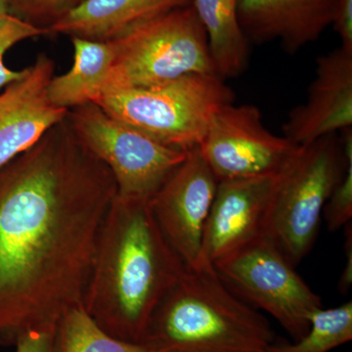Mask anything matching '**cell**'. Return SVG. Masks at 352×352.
Masks as SVG:
<instances>
[{
    "instance_id": "9",
    "label": "cell",
    "mask_w": 352,
    "mask_h": 352,
    "mask_svg": "<svg viewBox=\"0 0 352 352\" xmlns=\"http://www.w3.org/2000/svg\"><path fill=\"white\" fill-rule=\"evenodd\" d=\"M198 148L219 182L279 175L300 146L272 133L256 106L233 102L214 113Z\"/></svg>"
},
{
    "instance_id": "26",
    "label": "cell",
    "mask_w": 352,
    "mask_h": 352,
    "mask_svg": "<svg viewBox=\"0 0 352 352\" xmlns=\"http://www.w3.org/2000/svg\"><path fill=\"white\" fill-rule=\"evenodd\" d=\"M9 13L8 6H7L6 0H0V17Z\"/></svg>"
},
{
    "instance_id": "23",
    "label": "cell",
    "mask_w": 352,
    "mask_h": 352,
    "mask_svg": "<svg viewBox=\"0 0 352 352\" xmlns=\"http://www.w3.org/2000/svg\"><path fill=\"white\" fill-rule=\"evenodd\" d=\"M332 25L342 47L352 51V0H336Z\"/></svg>"
},
{
    "instance_id": "20",
    "label": "cell",
    "mask_w": 352,
    "mask_h": 352,
    "mask_svg": "<svg viewBox=\"0 0 352 352\" xmlns=\"http://www.w3.org/2000/svg\"><path fill=\"white\" fill-rule=\"evenodd\" d=\"M83 1L85 0H6L11 15L47 32Z\"/></svg>"
},
{
    "instance_id": "15",
    "label": "cell",
    "mask_w": 352,
    "mask_h": 352,
    "mask_svg": "<svg viewBox=\"0 0 352 352\" xmlns=\"http://www.w3.org/2000/svg\"><path fill=\"white\" fill-rule=\"evenodd\" d=\"M193 0H85L48 30L50 34L109 43Z\"/></svg>"
},
{
    "instance_id": "19",
    "label": "cell",
    "mask_w": 352,
    "mask_h": 352,
    "mask_svg": "<svg viewBox=\"0 0 352 352\" xmlns=\"http://www.w3.org/2000/svg\"><path fill=\"white\" fill-rule=\"evenodd\" d=\"M352 340V302L322 307L310 318L308 332L294 342H274L266 352H329Z\"/></svg>"
},
{
    "instance_id": "18",
    "label": "cell",
    "mask_w": 352,
    "mask_h": 352,
    "mask_svg": "<svg viewBox=\"0 0 352 352\" xmlns=\"http://www.w3.org/2000/svg\"><path fill=\"white\" fill-rule=\"evenodd\" d=\"M53 352H149L142 344L124 342L105 332L83 307L62 315L54 331Z\"/></svg>"
},
{
    "instance_id": "6",
    "label": "cell",
    "mask_w": 352,
    "mask_h": 352,
    "mask_svg": "<svg viewBox=\"0 0 352 352\" xmlns=\"http://www.w3.org/2000/svg\"><path fill=\"white\" fill-rule=\"evenodd\" d=\"M347 146L337 133L300 146L281 175L268 212L265 236L294 266L312 249L324 207L342 179Z\"/></svg>"
},
{
    "instance_id": "2",
    "label": "cell",
    "mask_w": 352,
    "mask_h": 352,
    "mask_svg": "<svg viewBox=\"0 0 352 352\" xmlns=\"http://www.w3.org/2000/svg\"><path fill=\"white\" fill-rule=\"evenodd\" d=\"M186 265L144 199L117 193L102 224L82 307L105 332L139 344Z\"/></svg>"
},
{
    "instance_id": "14",
    "label": "cell",
    "mask_w": 352,
    "mask_h": 352,
    "mask_svg": "<svg viewBox=\"0 0 352 352\" xmlns=\"http://www.w3.org/2000/svg\"><path fill=\"white\" fill-rule=\"evenodd\" d=\"M336 0H238V19L248 41H278L295 54L332 25Z\"/></svg>"
},
{
    "instance_id": "16",
    "label": "cell",
    "mask_w": 352,
    "mask_h": 352,
    "mask_svg": "<svg viewBox=\"0 0 352 352\" xmlns=\"http://www.w3.org/2000/svg\"><path fill=\"white\" fill-rule=\"evenodd\" d=\"M208 41L217 76L237 78L250 62L249 41L238 19V0H193Z\"/></svg>"
},
{
    "instance_id": "17",
    "label": "cell",
    "mask_w": 352,
    "mask_h": 352,
    "mask_svg": "<svg viewBox=\"0 0 352 352\" xmlns=\"http://www.w3.org/2000/svg\"><path fill=\"white\" fill-rule=\"evenodd\" d=\"M71 39L73 67L64 75L53 76L48 85L50 100L69 110L98 97L112 62L110 43L80 38Z\"/></svg>"
},
{
    "instance_id": "1",
    "label": "cell",
    "mask_w": 352,
    "mask_h": 352,
    "mask_svg": "<svg viewBox=\"0 0 352 352\" xmlns=\"http://www.w3.org/2000/svg\"><path fill=\"white\" fill-rule=\"evenodd\" d=\"M117 193L67 118L0 168V346L55 330L65 312L82 307Z\"/></svg>"
},
{
    "instance_id": "24",
    "label": "cell",
    "mask_w": 352,
    "mask_h": 352,
    "mask_svg": "<svg viewBox=\"0 0 352 352\" xmlns=\"http://www.w3.org/2000/svg\"><path fill=\"white\" fill-rule=\"evenodd\" d=\"M54 331H31L15 344V352H53Z\"/></svg>"
},
{
    "instance_id": "12",
    "label": "cell",
    "mask_w": 352,
    "mask_h": 352,
    "mask_svg": "<svg viewBox=\"0 0 352 352\" xmlns=\"http://www.w3.org/2000/svg\"><path fill=\"white\" fill-rule=\"evenodd\" d=\"M54 72V61L39 53L25 76L0 92V168L68 116L69 109L55 105L48 95Z\"/></svg>"
},
{
    "instance_id": "3",
    "label": "cell",
    "mask_w": 352,
    "mask_h": 352,
    "mask_svg": "<svg viewBox=\"0 0 352 352\" xmlns=\"http://www.w3.org/2000/svg\"><path fill=\"white\" fill-rule=\"evenodd\" d=\"M270 322L234 295L212 265L186 267L155 308L139 344L149 352H266Z\"/></svg>"
},
{
    "instance_id": "21",
    "label": "cell",
    "mask_w": 352,
    "mask_h": 352,
    "mask_svg": "<svg viewBox=\"0 0 352 352\" xmlns=\"http://www.w3.org/2000/svg\"><path fill=\"white\" fill-rule=\"evenodd\" d=\"M342 138L347 146V164L342 179L333 190L324 207L322 217L330 231H336L351 222L352 219V129H344Z\"/></svg>"
},
{
    "instance_id": "7",
    "label": "cell",
    "mask_w": 352,
    "mask_h": 352,
    "mask_svg": "<svg viewBox=\"0 0 352 352\" xmlns=\"http://www.w3.org/2000/svg\"><path fill=\"white\" fill-rule=\"evenodd\" d=\"M212 267L229 291L271 315L294 340L308 332L312 314L323 307L320 296L265 235L227 254Z\"/></svg>"
},
{
    "instance_id": "11",
    "label": "cell",
    "mask_w": 352,
    "mask_h": 352,
    "mask_svg": "<svg viewBox=\"0 0 352 352\" xmlns=\"http://www.w3.org/2000/svg\"><path fill=\"white\" fill-rule=\"evenodd\" d=\"M280 175L219 182L205 226L200 265H212L265 235L268 212Z\"/></svg>"
},
{
    "instance_id": "13",
    "label": "cell",
    "mask_w": 352,
    "mask_h": 352,
    "mask_svg": "<svg viewBox=\"0 0 352 352\" xmlns=\"http://www.w3.org/2000/svg\"><path fill=\"white\" fill-rule=\"evenodd\" d=\"M352 126V51L340 46L316 60L307 99L289 112L285 138L300 146Z\"/></svg>"
},
{
    "instance_id": "25",
    "label": "cell",
    "mask_w": 352,
    "mask_h": 352,
    "mask_svg": "<svg viewBox=\"0 0 352 352\" xmlns=\"http://www.w3.org/2000/svg\"><path fill=\"white\" fill-rule=\"evenodd\" d=\"M344 228V254L346 264L340 275L339 291L342 294L349 293L352 285V226L351 222L347 223Z\"/></svg>"
},
{
    "instance_id": "8",
    "label": "cell",
    "mask_w": 352,
    "mask_h": 352,
    "mask_svg": "<svg viewBox=\"0 0 352 352\" xmlns=\"http://www.w3.org/2000/svg\"><path fill=\"white\" fill-rule=\"evenodd\" d=\"M67 119L78 140L111 171L120 196L149 201L188 153L116 119L92 102L69 109Z\"/></svg>"
},
{
    "instance_id": "5",
    "label": "cell",
    "mask_w": 352,
    "mask_h": 352,
    "mask_svg": "<svg viewBox=\"0 0 352 352\" xmlns=\"http://www.w3.org/2000/svg\"><path fill=\"white\" fill-rule=\"evenodd\" d=\"M217 75H188L151 87L132 88L92 103L164 144L198 147L220 108L233 103V90Z\"/></svg>"
},
{
    "instance_id": "22",
    "label": "cell",
    "mask_w": 352,
    "mask_h": 352,
    "mask_svg": "<svg viewBox=\"0 0 352 352\" xmlns=\"http://www.w3.org/2000/svg\"><path fill=\"white\" fill-rule=\"evenodd\" d=\"M48 32L34 27L11 14L0 17V90L20 80L27 73V68L14 71L4 64V55L16 43L25 39L46 36Z\"/></svg>"
},
{
    "instance_id": "4",
    "label": "cell",
    "mask_w": 352,
    "mask_h": 352,
    "mask_svg": "<svg viewBox=\"0 0 352 352\" xmlns=\"http://www.w3.org/2000/svg\"><path fill=\"white\" fill-rule=\"evenodd\" d=\"M109 43L112 62L97 98L184 76L217 75L193 6L139 25Z\"/></svg>"
},
{
    "instance_id": "10",
    "label": "cell",
    "mask_w": 352,
    "mask_h": 352,
    "mask_svg": "<svg viewBox=\"0 0 352 352\" xmlns=\"http://www.w3.org/2000/svg\"><path fill=\"white\" fill-rule=\"evenodd\" d=\"M217 184L195 147L149 200L157 226L186 267L200 265L204 232Z\"/></svg>"
}]
</instances>
